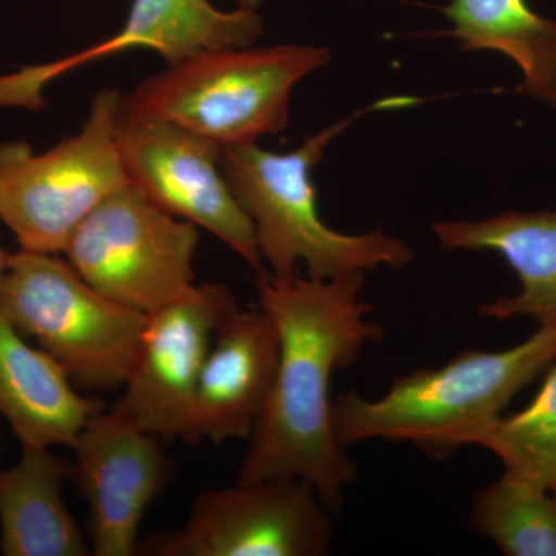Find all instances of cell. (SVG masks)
I'll use <instances>...</instances> for the list:
<instances>
[{
	"instance_id": "6da1fadb",
	"label": "cell",
	"mask_w": 556,
	"mask_h": 556,
	"mask_svg": "<svg viewBox=\"0 0 556 556\" xmlns=\"http://www.w3.org/2000/svg\"><path fill=\"white\" fill-rule=\"evenodd\" d=\"M365 273L334 278L257 274L258 306L276 324L280 357L265 412L248 439L237 482L299 478L329 508L357 478L332 427L329 397L336 371L351 367L383 327L362 299Z\"/></svg>"
},
{
	"instance_id": "7a4b0ae2",
	"label": "cell",
	"mask_w": 556,
	"mask_h": 556,
	"mask_svg": "<svg viewBox=\"0 0 556 556\" xmlns=\"http://www.w3.org/2000/svg\"><path fill=\"white\" fill-rule=\"evenodd\" d=\"M555 358L556 327H538L508 350H467L441 367L399 376L382 397L345 391L332 402L336 438L345 448L407 442L431 459H445L475 445Z\"/></svg>"
},
{
	"instance_id": "3957f363",
	"label": "cell",
	"mask_w": 556,
	"mask_h": 556,
	"mask_svg": "<svg viewBox=\"0 0 556 556\" xmlns=\"http://www.w3.org/2000/svg\"><path fill=\"white\" fill-rule=\"evenodd\" d=\"M409 98H390L339 121L306 139L299 149L274 153L252 144L223 148L219 167L237 203L251 219L263 262L276 277L334 278L387 266L401 269L415 258L412 248L380 229L342 233L318 214L313 169L332 139L358 116L379 109L405 108Z\"/></svg>"
},
{
	"instance_id": "277c9868",
	"label": "cell",
	"mask_w": 556,
	"mask_h": 556,
	"mask_svg": "<svg viewBox=\"0 0 556 556\" xmlns=\"http://www.w3.org/2000/svg\"><path fill=\"white\" fill-rule=\"evenodd\" d=\"M329 60L328 49L309 46L200 51L129 97L222 149L252 144L287 129L292 87Z\"/></svg>"
},
{
	"instance_id": "5b68a950",
	"label": "cell",
	"mask_w": 556,
	"mask_h": 556,
	"mask_svg": "<svg viewBox=\"0 0 556 556\" xmlns=\"http://www.w3.org/2000/svg\"><path fill=\"white\" fill-rule=\"evenodd\" d=\"M0 314L56 358L80 391L121 390L148 316L87 283L58 254L20 249L0 281Z\"/></svg>"
},
{
	"instance_id": "8992f818",
	"label": "cell",
	"mask_w": 556,
	"mask_h": 556,
	"mask_svg": "<svg viewBox=\"0 0 556 556\" xmlns=\"http://www.w3.org/2000/svg\"><path fill=\"white\" fill-rule=\"evenodd\" d=\"M121 97L98 91L79 134L47 152L21 139L0 142V222L22 249L61 254L80 223L129 185L115 139Z\"/></svg>"
},
{
	"instance_id": "52a82bcc",
	"label": "cell",
	"mask_w": 556,
	"mask_h": 556,
	"mask_svg": "<svg viewBox=\"0 0 556 556\" xmlns=\"http://www.w3.org/2000/svg\"><path fill=\"white\" fill-rule=\"evenodd\" d=\"M199 241V226L167 214L129 182L80 223L62 254L91 287L148 316L195 285Z\"/></svg>"
},
{
	"instance_id": "ba28073f",
	"label": "cell",
	"mask_w": 556,
	"mask_h": 556,
	"mask_svg": "<svg viewBox=\"0 0 556 556\" xmlns=\"http://www.w3.org/2000/svg\"><path fill=\"white\" fill-rule=\"evenodd\" d=\"M115 139L130 185L167 214L214 233L255 270L265 273L251 219L219 167L222 148L121 97Z\"/></svg>"
},
{
	"instance_id": "9c48e42d",
	"label": "cell",
	"mask_w": 556,
	"mask_h": 556,
	"mask_svg": "<svg viewBox=\"0 0 556 556\" xmlns=\"http://www.w3.org/2000/svg\"><path fill=\"white\" fill-rule=\"evenodd\" d=\"M327 504L309 482L269 478L204 490L179 529L139 543L155 556H321L334 540Z\"/></svg>"
},
{
	"instance_id": "30bf717a",
	"label": "cell",
	"mask_w": 556,
	"mask_h": 556,
	"mask_svg": "<svg viewBox=\"0 0 556 556\" xmlns=\"http://www.w3.org/2000/svg\"><path fill=\"white\" fill-rule=\"evenodd\" d=\"M226 285H193L148 314L137 361L115 408L163 444L188 442L193 399L215 336L239 311Z\"/></svg>"
},
{
	"instance_id": "8fae6325",
	"label": "cell",
	"mask_w": 556,
	"mask_h": 556,
	"mask_svg": "<svg viewBox=\"0 0 556 556\" xmlns=\"http://www.w3.org/2000/svg\"><path fill=\"white\" fill-rule=\"evenodd\" d=\"M73 450L72 481L89 508L91 555H137L142 517L170 478L163 442L113 407L90 417Z\"/></svg>"
},
{
	"instance_id": "7c38bea8",
	"label": "cell",
	"mask_w": 556,
	"mask_h": 556,
	"mask_svg": "<svg viewBox=\"0 0 556 556\" xmlns=\"http://www.w3.org/2000/svg\"><path fill=\"white\" fill-rule=\"evenodd\" d=\"M262 31V17L243 7L222 11L208 0H134L124 27L104 42L0 76V108L42 109V91L54 79L119 51L152 49L174 65L200 51L251 47Z\"/></svg>"
},
{
	"instance_id": "4fadbf2b",
	"label": "cell",
	"mask_w": 556,
	"mask_h": 556,
	"mask_svg": "<svg viewBox=\"0 0 556 556\" xmlns=\"http://www.w3.org/2000/svg\"><path fill=\"white\" fill-rule=\"evenodd\" d=\"M280 338L265 309L236 311L215 336L201 371L188 442L251 438L276 382Z\"/></svg>"
},
{
	"instance_id": "5bb4252c",
	"label": "cell",
	"mask_w": 556,
	"mask_h": 556,
	"mask_svg": "<svg viewBox=\"0 0 556 556\" xmlns=\"http://www.w3.org/2000/svg\"><path fill=\"white\" fill-rule=\"evenodd\" d=\"M431 230L442 248L496 252L517 274L518 294L482 303L479 316L556 327V211L503 212L479 222L434 223Z\"/></svg>"
},
{
	"instance_id": "9a60e30c",
	"label": "cell",
	"mask_w": 556,
	"mask_h": 556,
	"mask_svg": "<svg viewBox=\"0 0 556 556\" xmlns=\"http://www.w3.org/2000/svg\"><path fill=\"white\" fill-rule=\"evenodd\" d=\"M100 401L84 396L60 362L0 314V416L22 448L73 447Z\"/></svg>"
},
{
	"instance_id": "2e32d148",
	"label": "cell",
	"mask_w": 556,
	"mask_h": 556,
	"mask_svg": "<svg viewBox=\"0 0 556 556\" xmlns=\"http://www.w3.org/2000/svg\"><path fill=\"white\" fill-rule=\"evenodd\" d=\"M72 463L50 448H22L0 468V548L5 556H89V538L64 500Z\"/></svg>"
},
{
	"instance_id": "e0dca14e",
	"label": "cell",
	"mask_w": 556,
	"mask_h": 556,
	"mask_svg": "<svg viewBox=\"0 0 556 556\" xmlns=\"http://www.w3.org/2000/svg\"><path fill=\"white\" fill-rule=\"evenodd\" d=\"M447 31L464 51L493 50L522 73V93L556 108V21L540 16L526 0H453L444 10Z\"/></svg>"
},
{
	"instance_id": "ac0fdd59",
	"label": "cell",
	"mask_w": 556,
	"mask_h": 556,
	"mask_svg": "<svg viewBox=\"0 0 556 556\" xmlns=\"http://www.w3.org/2000/svg\"><path fill=\"white\" fill-rule=\"evenodd\" d=\"M470 527L507 556H556V501L504 471L471 497Z\"/></svg>"
},
{
	"instance_id": "d6986e66",
	"label": "cell",
	"mask_w": 556,
	"mask_h": 556,
	"mask_svg": "<svg viewBox=\"0 0 556 556\" xmlns=\"http://www.w3.org/2000/svg\"><path fill=\"white\" fill-rule=\"evenodd\" d=\"M503 463L504 471L541 489L556 485V358L533 401L504 415L475 441Z\"/></svg>"
},
{
	"instance_id": "ffe728a7",
	"label": "cell",
	"mask_w": 556,
	"mask_h": 556,
	"mask_svg": "<svg viewBox=\"0 0 556 556\" xmlns=\"http://www.w3.org/2000/svg\"><path fill=\"white\" fill-rule=\"evenodd\" d=\"M10 255V252H7L5 249L0 247V281H2L7 268H9Z\"/></svg>"
},
{
	"instance_id": "44dd1931",
	"label": "cell",
	"mask_w": 556,
	"mask_h": 556,
	"mask_svg": "<svg viewBox=\"0 0 556 556\" xmlns=\"http://www.w3.org/2000/svg\"><path fill=\"white\" fill-rule=\"evenodd\" d=\"M237 2H239V7H243V9L255 10L263 0H237Z\"/></svg>"
},
{
	"instance_id": "7402d4cb",
	"label": "cell",
	"mask_w": 556,
	"mask_h": 556,
	"mask_svg": "<svg viewBox=\"0 0 556 556\" xmlns=\"http://www.w3.org/2000/svg\"><path fill=\"white\" fill-rule=\"evenodd\" d=\"M552 493H554V497H555V501H556V485L554 486V489H552Z\"/></svg>"
}]
</instances>
